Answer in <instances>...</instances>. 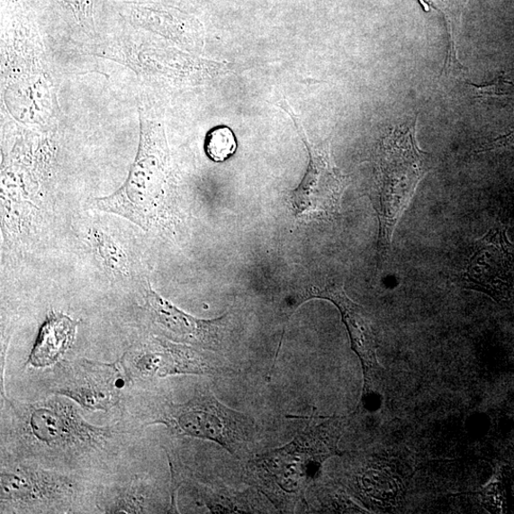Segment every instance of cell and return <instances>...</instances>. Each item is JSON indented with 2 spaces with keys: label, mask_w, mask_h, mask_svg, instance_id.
<instances>
[{
  "label": "cell",
  "mask_w": 514,
  "mask_h": 514,
  "mask_svg": "<svg viewBox=\"0 0 514 514\" xmlns=\"http://www.w3.org/2000/svg\"><path fill=\"white\" fill-rule=\"evenodd\" d=\"M344 424L343 419L311 424L284 446L251 458L246 470L248 482L281 511L308 506V488L323 464L340 455L338 443Z\"/></svg>",
  "instance_id": "6da1fadb"
},
{
  "label": "cell",
  "mask_w": 514,
  "mask_h": 514,
  "mask_svg": "<svg viewBox=\"0 0 514 514\" xmlns=\"http://www.w3.org/2000/svg\"><path fill=\"white\" fill-rule=\"evenodd\" d=\"M77 403L59 395L14 408L13 432L23 449L48 458H77L102 452L112 428L82 418Z\"/></svg>",
  "instance_id": "7a4b0ae2"
},
{
  "label": "cell",
  "mask_w": 514,
  "mask_h": 514,
  "mask_svg": "<svg viewBox=\"0 0 514 514\" xmlns=\"http://www.w3.org/2000/svg\"><path fill=\"white\" fill-rule=\"evenodd\" d=\"M432 169V156L423 152L418 144L417 119L393 127L381 147L377 207L381 259L388 257L396 225L420 181Z\"/></svg>",
  "instance_id": "3957f363"
},
{
  "label": "cell",
  "mask_w": 514,
  "mask_h": 514,
  "mask_svg": "<svg viewBox=\"0 0 514 514\" xmlns=\"http://www.w3.org/2000/svg\"><path fill=\"white\" fill-rule=\"evenodd\" d=\"M150 424H162L179 436L219 444L244 460L252 455L257 426L254 419L221 403L209 389H201L182 404L166 403Z\"/></svg>",
  "instance_id": "277c9868"
},
{
  "label": "cell",
  "mask_w": 514,
  "mask_h": 514,
  "mask_svg": "<svg viewBox=\"0 0 514 514\" xmlns=\"http://www.w3.org/2000/svg\"><path fill=\"white\" fill-rule=\"evenodd\" d=\"M0 479L3 513L65 512L78 491L73 478L23 464L3 467Z\"/></svg>",
  "instance_id": "5b68a950"
},
{
  "label": "cell",
  "mask_w": 514,
  "mask_h": 514,
  "mask_svg": "<svg viewBox=\"0 0 514 514\" xmlns=\"http://www.w3.org/2000/svg\"><path fill=\"white\" fill-rule=\"evenodd\" d=\"M158 146L150 137L144 139L131 175L119 191L96 198L94 207L120 215L144 230L156 222L161 207V167Z\"/></svg>",
  "instance_id": "8992f818"
},
{
  "label": "cell",
  "mask_w": 514,
  "mask_h": 514,
  "mask_svg": "<svg viewBox=\"0 0 514 514\" xmlns=\"http://www.w3.org/2000/svg\"><path fill=\"white\" fill-rule=\"evenodd\" d=\"M290 115L308 148L310 162L307 173L300 186L291 195L296 214H331L339 211L346 178L331 158L329 142L319 145L310 143L303 126L287 103L280 105Z\"/></svg>",
  "instance_id": "52a82bcc"
},
{
  "label": "cell",
  "mask_w": 514,
  "mask_h": 514,
  "mask_svg": "<svg viewBox=\"0 0 514 514\" xmlns=\"http://www.w3.org/2000/svg\"><path fill=\"white\" fill-rule=\"evenodd\" d=\"M473 290L484 293L497 302L514 296V247L502 227L492 228L473 246L463 275Z\"/></svg>",
  "instance_id": "ba28073f"
},
{
  "label": "cell",
  "mask_w": 514,
  "mask_h": 514,
  "mask_svg": "<svg viewBox=\"0 0 514 514\" xmlns=\"http://www.w3.org/2000/svg\"><path fill=\"white\" fill-rule=\"evenodd\" d=\"M126 379L119 362L81 360L69 365L68 376L57 393L86 410L107 411L119 404Z\"/></svg>",
  "instance_id": "9c48e42d"
},
{
  "label": "cell",
  "mask_w": 514,
  "mask_h": 514,
  "mask_svg": "<svg viewBox=\"0 0 514 514\" xmlns=\"http://www.w3.org/2000/svg\"><path fill=\"white\" fill-rule=\"evenodd\" d=\"M320 298L334 303L339 310L342 320L349 333L352 347L361 361L364 388L363 392L374 389L375 378L380 372L377 360V343L374 327L370 314L347 296L342 286L327 284L312 286L304 295V300Z\"/></svg>",
  "instance_id": "30bf717a"
},
{
  "label": "cell",
  "mask_w": 514,
  "mask_h": 514,
  "mask_svg": "<svg viewBox=\"0 0 514 514\" xmlns=\"http://www.w3.org/2000/svg\"><path fill=\"white\" fill-rule=\"evenodd\" d=\"M146 302L154 322L172 340L208 351L221 347L226 316L212 320L196 319L165 300L150 284Z\"/></svg>",
  "instance_id": "8fae6325"
},
{
  "label": "cell",
  "mask_w": 514,
  "mask_h": 514,
  "mask_svg": "<svg viewBox=\"0 0 514 514\" xmlns=\"http://www.w3.org/2000/svg\"><path fill=\"white\" fill-rule=\"evenodd\" d=\"M130 366L137 376L164 378L181 374H215L222 372L217 364L189 345L174 344L157 339L141 347L130 359Z\"/></svg>",
  "instance_id": "7c38bea8"
},
{
  "label": "cell",
  "mask_w": 514,
  "mask_h": 514,
  "mask_svg": "<svg viewBox=\"0 0 514 514\" xmlns=\"http://www.w3.org/2000/svg\"><path fill=\"white\" fill-rule=\"evenodd\" d=\"M78 321L62 312L51 311L41 325L27 364L42 369L57 364L73 344Z\"/></svg>",
  "instance_id": "4fadbf2b"
},
{
  "label": "cell",
  "mask_w": 514,
  "mask_h": 514,
  "mask_svg": "<svg viewBox=\"0 0 514 514\" xmlns=\"http://www.w3.org/2000/svg\"><path fill=\"white\" fill-rule=\"evenodd\" d=\"M105 513H154L156 495L147 480L134 477L129 482L114 488L103 500Z\"/></svg>",
  "instance_id": "5bb4252c"
},
{
  "label": "cell",
  "mask_w": 514,
  "mask_h": 514,
  "mask_svg": "<svg viewBox=\"0 0 514 514\" xmlns=\"http://www.w3.org/2000/svg\"><path fill=\"white\" fill-rule=\"evenodd\" d=\"M94 240L97 254L103 258L105 267L114 275H128V257L119 244L101 231H95Z\"/></svg>",
  "instance_id": "9a60e30c"
},
{
  "label": "cell",
  "mask_w": 514,
  "mask_h": 514,
  "mask_svg": "<svg viewBox=\"0 0 514 514\" xmlns=\"http://www.w3.org/2000/svg\"><path fill=\"white\" fill-rule=\"evenodd\" d=\"M199 495L212 513L251 512L253 509L246 503V495L243 493L233 494L202 487Z\"/></svg>",
  "instance_id": "2e32d148"
},
{
  "label": "cell",
  "mask_w": 514,
  "mask_h": 514,
  "mask_svg": "<svg viewBox=\"0 0 514 514\" xmlns=\"http://www.w3.org/2000/svg\"><path fill=\"white\" fill-rule=\"evenodd\" d=\"M238 148L236 136L226 126L215 127L208 132L204 149L207 156L214 162H223L233 156Z\"/></svg>",
  "instance_id": "e0dca14e"
},
{
  "label": "cell",
  "mask_w": 514,
  "mask_h": 514,
  "mask_svg": "<svg viewBox=\"0 0 514 514\" xmlns=\"http://www.w3.org/2000/svg\"><path fill=\"white\" fill-rule=\"evenodd\" d=\"M513 146H514V131L509 132V135L494 140L492 142H491L483 149V151L484 152L492 151L496 150V149H502Z\"/></svg>",
  "instance_id": "ac0fdd59"
}]
</instances>
